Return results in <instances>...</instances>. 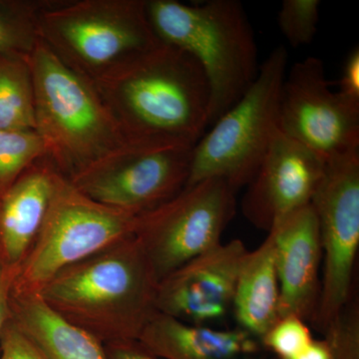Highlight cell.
<instances>
[{
  "label": "cell",
  "instance_id": "6da1fadb",
  "mask_svg": "<svg viewBox=\"0 0 359 359\" xmlns=\"http://www.w3.org/2000/svg\"><path fill=\"white\" fill-rule=\"evenodd\" d=\"M92 82L126 143L194 148L209 127L204 72L172 45L160 42Z\"/></svg>",
  "mask_w": 359,
  "mask_h": 359
},
{
  "label": "cell",
  "instance_id": "7a4b0ae2",
  "mask_svg": "<svg viewBox=\"0 0 359 359\" xmlns=\"http://www.w3.org/2000/svg\"><path fill=\"white\" fill-rule=\"evenodd\" d=\"M158 285L150 259L131 235L59 271L37 294L106 346L138 341L157 313Z\"/></svg>",
  "mask_w": 359,
  "mask_h": 359
},
{
  "label": "cell",
  "instance_id": "3957f363",
  "mask_svg": "<svg viewBox=\"0 0 359 359\" xmlns=\"http://www.w3.org/2000/svg\"><path fill=\"white\" fill-rule=\"evenodd\" d=\"M147 13L158 39L190 54L202 68L209 86L212 126L252 86L261 65L244 6L238 0L201 4L151 0Z\"/></svg>",
  "mask_w": 359,
  "mask_h": 359
},
{
  "label": "cell",
  "instance_id": "277c9868",
  "mask_svg": "<svg viewBox=\"0 0 359 359\" xmlns=\"http://www.w3.org/2000/svg\"><path fill=\"white\" fill-rule=\"evenodd\" d=\"M35 132L45 158L69 179L126 144L93 82L66 65L43 40L27 55Z\"/></svg>",
  "mask_w": 359,
  "mask_h": 359
},
{
  "label": "cell",
  "instance_id": "5b68a950",
  "mask_svg": "<svg viewBox=\"0 0 359 359\" xmlns=\"http://www.w3.org/2000/svg\"><path fill=\"white\" fill-rule=\"evenodd\" d=\"M37 29L66 65L91 81L162 42L144 0L41 4Z\"/></svg>",
  "mask_w": 359,
  "mask_h": 359
},
{
  "label": "cell",
  "instance_id": "8992f818",
  "mask_svg": "<svg viewBox=\"0 0 359 359\" xmlns=\"http://www.w3.org/2000/svg\"><path fill=\"white\" fill-rule=\"evenodd\" d=\"M287 66V48L276 47L259 65L252 86L193 148L186 187L222 179L238 192L252 181L280 131V97Z\"/></svg>",
  "mask_w": 359,
  "mask_h": 359
},
{
  "label": "cell",
  "instance_id": "52a82bcc",
  "mask_svg": "<svg viewBox=\"0 0 359 359\" xmlns=\"http://www.w3.org/2000/svg\"><path fill=\"white\" fill-rule=\"evenodd\" d=\"M137 216L100 204L56 170L48 209L13 289L37 292L59 271L133 235Z\"/></svg>",
  "mask_w": 359,
  "mask_h": 359
},
{
  "label": "cell",
  "instance_id": "ba28073f",
  "mask_svg": "<svg viewBox=\"0 0 359 359\" xmlns=\"http://www.w3.org/2000/svg\"><path fill=\"white\" fill-rule=\"evenodd\" d=\"M237 191L222 179L185 187L171 200L137 216L133 235L159 282L217 245L236 214Z\"/></svg>",
  "mask_w": 359,
  "mask_h": 359
},
{
  "label": "cell",
  "instance_id": "9c48e42d",
  "mask_svg": "<svg viewBox=\"0 0 359 359\" xmlns=\"http://www.w3.org/2000/svg\"><path fill=\"white\" fill-rule=\"evenodd\" d=\"M311 204L323 261L320 302L311 323L323 334L351 299L359 249V151L327 163Z\"/></svg>",
  "mask_w": 359,
  "mask_h": 359
},
{
  "label": "cell",
  "instance_id": "30bf717a",
  "mask_svg": "<svg viewBox=\"0 0 359 359\" xmlns=\"http://www.w3.org/2000/svg\"><path fill=\"white\" fill-rule=\"evenodd\" d=\"M192 151L126 143L68 180L90 199L139 216L183 191Z\"/></svg>",
  "mask_w": 359,
  "mask_h": 359
},
{
  "label": "cell",
  "instance_id": "8fae6325",
  "mask_svg": "<svg viewBox=\"0 0 359 359\" xmlns=\"http://www.w3.org/2000/svg\"><path fill=\"white\" fill-rule=\"evenodd\" d=\"M278 128L327 163L359 151V103L332 91L325 63L311 56L285 74Z\"/></svg>",
  "mask_w": 359,
  "mask_h": 359
},
{
  "label": "cell",
  "instance_id": "7c38bea8",
  "mask_svg": "<svg viewBox=\"0 0 359 359\" xmlns=\"http://www.w3.org/2000/svg\"><path fill=\"white\" fill-rule=\"evenodd\" d=\"M327 162L278 131L242 200L250 223L269 231L311 204Z\"/></svg>",
  "mask_w": 359,
  "mask_h": 359
},
{
  "label": "cell",
  "instance_id": "4fadbf2b",
  "mask_svg": "<svg viewBox=\"0 0 359 359\" xmlns=\"http://www.w3.org/2000/svg\"><path fill=\"white\" fill-rule=\"evenodd\" d=\"M247 248L240 240L221 243L163 278L156 309L190 325L219 320L233 309L238 273Z\"/></svg>",
  "mask_w": 359,
  "mask_h": 359
},
{
  "label": "cell",
  "instance_id": "5bb4252c",
  "mask_svg": "<svg viewBox=\"0 0 359 359\" xmlns=\"http://www.w3.org/2000/svg\"><path fill=\"white\" fill-rule=\"evenodd\" d=\"M269 231L275 238L280 318L295 316L313 321L320 302L323 261L320 228L313 205L294 212Z\"/></svg>",
  "mask_w": 359,
  "mask_h": 359
},
{
  "label": "cell",
  "instance_id": "9a60e30c",
  "mask_svg": "<svg viewBox=\"0 0 359 359\" xmlns=\"http://www.w3.org/2000/svg\"><path fill=\"white\" fill-rule=\"evenodd\" d=\"M137 342L159 359H263L264 351L259 339L242 328L190 325L158 311Z\"/></svg>",
  "mask_w": 359,
  "mask_h": 359
},
{
  "label": "cell",
  "instance_id": "2e32d148",
  "mask_svg": "<svg viewBox=\"0 0 359 359\" xmlns=\"http://www.w3.org/2000/svg\"><path fill=\"white\" fill-rule=\"evenodd\" d=\"M56 169L37 161L0 196V261L20 266L39 235L48 209Z\"/></svg>",
  "mask_w": 359,
  "mask_h": 359
},
{
  "label": "cell",
  "instance_id": "e0dca14e",
  "mask_svg": "<svg viewBox=\"0 0 359 359\" xmlns=\"http://www.w3.org/2000/svg\"><path fill=\"white\" fill-rule=\"evenodd\" d=\"M11 320L45 359H109L105 346L45 304L37 292L13 290Z\"/></svg>",
  "mask_w": 359,
  "mask_h": 359
},
{
  "label": "cell",
  "instance_id": "ac0fdd59",
  "mask_svg": "<svg viewBox=\"0 0 359 359\" xmlns=\"http://www.w3.org/2000/svg\"><path fill=\"white\" fill-rule=\"evenodd\" d=\"M233 309L238 327L257 339L280 318V283L271 231L256 250L245 255L236 285Z\"/></svg>",
  "mask_w": 359,
  "mask_h": 359
},
{
  "label": "cell",
  "instance_id": "d6986e66",
  "mask_svg": "<svg viewBox=\"0 0 359 359\" xmlns=\"http://www.w3.org/2000/svg\"><path fill=\"white\" fill-rule=\"evenodd\" d=\"M0 129L35 131L34 91L27 55L0 53Z\"/></svg>",
  "mask_w": 359,
  "mask_h": 359
},
{
  "label": "cell",
  "instance_id": "ffe728a7",
  "mask_svg": "<svg viewBox=\"0 0 359 359\" xmlns=\"http://www.w3.org/2000/svg\"><path fill=\"white\" fill-rule=\"evenodd\" d=\"M44 157V144L36 132L0 129V196Z\"/></svg>",
  "mask_w": 359,
  "mask_h": 359
},
{
  "label": "cell",
  "instance_id": "44dd1931",
  "mask_svg": "<svg viewBox=\"0 0 359 359\" xmlns=\"http://www.w3.org/2000/svg\"><path fill=\"white\" fill-rule=\"evenodd\" d=\"M41 4L0 1V53L28 55L39 39L37 11Z\"/></svg>",
  "mask_w": 359,
  "mask_h": 359
},
{
  "label": "cell",
  "instance_id": "7402d4cb",
  "mask_svg": "<svg viewBox=\"0 0 359 359\" xmlns=\"http://www.w3.org/2000/svg\"><path fill=\"white\" fill-rule=\"evenodd\" d=\"M320 0H283L278 11L280 32L290 46L308 45L318 32Z\"/></svg>",
  "mask_w": 359,
  "mask_h": 359
},
{
  "label": "cell",
  "instance_id": "603a6c76",
  "mask_svg": "<svg viewBox=\"0 0 359 359\" xmlns=\"http://www.w3.org/2000/svg\"><path fill=\"white\" fill-rule=\"evenodd\" d=\"M313 339L306 320L285 316L278 318L259 341L264 351L276 354L278 359H290L304 351Z\"/></svg>",
  "mask_w": 359,
  "mask_h": 359
},
{
  "label": "cell",
  "instance_id": "cb8c5ba5",
  "mask_svg": "<svg viewBox=\"0 0 359 359\" xmlns=\"http://www.w3.org/2000/svg\"><path fill=\"white\" fill-rule=\"evenodd\" d=\"M334 359H359V306L351 301L323 332Z\"/></svg>",
  "mask_w": 359,
  "mask_h": 359
},
{
  "label": "cell",
  "instance_id": "d4e9b609",
  "mask_svg": "<svg viewBox=\"0 0 359 359\" xmlns=\"http://www.w3.org/2000/svg\"><path fill=\"white\" fill-rule=\"evenodd\" d=\"M0 359H45L37 346L11 320L0 337Z\"/></svg>",
  "mask_w": 359,
  "mask_h": 359
},
{
  "label": "cell",
  "instance_id": "484cf974",
  "mask_svg": "<svg viewBox=\"0 0 359 359\" xmlns=\"http://www.w3.org/2000/svg\"><path fill=\"white\" fill-rule=\"evenodd\" d=\"M339 92L342 96L348 100L359 103V49L354 47L349 52L346 59L344 68H342L341 77H340Z\"/></svg>",
  "mask_w": 359,
  "mask_h": 359
},
{
  "label": "cell",
  "instance_id": "4316f807",
  "mask_svg": "<svg viewBox=\"0 0 359 359\" xmlns=\"http://www.w3.org/2000/svg\"><path fill=\"white\" fill-rule=\"evenodd\" d=\"M18 266H11L0 261V337L11 320V294L18 276Z\"/></svg>",
  "mask_w": 359,
  "mask_h": 359
},
{
  "label": "cell",
  "instance_id": "83f0119b",
  "mask_svg": "<svg viewBox=\"0 0 359 359\" xmlns=\"http://www.w3.org/2000/svg\"><path fill=\"white\" fill-rule=\"evenodd\" d=\"M109 359H159L146 351L138 342L106 344Z\"/></svg>",
  "mask_w": 359,
  "mask_h": 359
}]
</instances>
